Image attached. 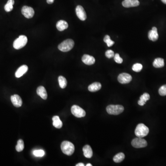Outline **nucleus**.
Segmentation results:
<instances>
[{
    "instance_id": "obj_31",
    "label": "nucleus",
    "mask_w": 166,
    "mask_h": 166,
    "mask_svg": "<svg viewBox=\"0 0 166 166\" xmlns=\"http://www.w3.org/2000/svg\"><path fill=\"white\" fill-rule=\"evenodd\" d=\"M113 57H114V60L116 63H119V64H121V63H122L123 59L120 57L119 54H115Z\"/></svg>"
},
{
    "instance_id": "obj_13",
    "label": "nucleus",
    "mask_w": 166,
    "mask_h": 166,
    "mask_svg": "<svg viewBox=\"0 0 166 166\" xmlns=\"http://www.w3.org/2000/svg\"><path fill=\"white\" fill-rule=\"evenodd\" d=\"M159 35L157 33V29L156 27H153L152 30L149 31L148 33V38L149 39L152 41H156L158 39Z\"/></svg>"
},
{
    "instance_id": "obj_8",
    "label": "nucleus",
    "mask_w": 166,
    "mask_h": 166,
    "mask_svg": "<svg viewBox=\"0 0 166 166\" xmlns=\"http://www.w3.org/2000/svg\"><path fill=\"white\" fill-rule=\"evenodd\" d=\"M132 80V76L128 73H121L118 77V80L122 84H126L129 83Z\"/></svg>"
},
{
    "instance_id": "obj_5",
    "label": "nucleus",
    "mask_w": 166,
    "mask_h": 166,
    "mask_svg": "<svg viewBox=\"0 0 166 166\" xmlns=\"http://www.w3.org/2000/svg\"><path fill=\"white\" fill-rule=\"evenodd\" d=\"M28 39L25 36L21 35L13 42V48L16 50H19L23 48L27 44Z\"/></svg>"
},
{
    "instance_id": "obj_34",
    "label": "nucleus",
    "mask_w": 166,
    "mask_h": 166,
    "mask_svg": "<svg viewBox=\"0 0 166 166\" xmlns=\"http://www.w3.org/2000/svg\"><path fill=\"white\" fill-rule=\"evenodd\" d=\"M76 166H84V163H78L77 165H76Z\"/></svg>"
},
{
    "instance_id": "obj_4",
    "label": "nucleus",
    "mask_w": 166,
    "mask_h": 166,
    "mask_svg": "<svg viewBox=\"0 0 166 166\" xmlns=\"http://www.w3.org/2000/svg\"><path fill=\"white\" fill-rule=\"evenodd\" d=\"M107 112L111 115H118L124 110V107L121 105H110L106 108Z\"/></svg>"
},
{
    "instance_id": "obj_35",
    "label": "nucleus",
    "mask_w": 166,
    "mask_h": 166,
    "mask_svg": "<svg viewBox=\"0 0 166 166\" xmlns=\"http://www.w3.org/2000/svg\"><path fill=\"white\" fill-rule=\"evenodd\" d=\"M161 1L163 3H164V4H166V0H161Z\"/></svg>"
},
{
    "instance_id": "obj_36",
    "label": "nucleus",
    "mask_w": 166,
    "mask_h": 166,
    "mask_svg": "<svg viewBox=\"0 0 166 166\" xmlns=\"http://www.w3.org/2000/svg\"><path fill=\"white\" fill-rule=\"evenodd\" d=\"M86 166H92V165H91V164H90V163H88V164H87V165H86Z\"/></svg>"
},
{
    "instance_id": "obj_29",
    "label": "nucleus",
    "mask_w": 166,
    "mask_h": 166,
    "mask_svg": "<svg viewBox=\"0 0 166 166\" xmlns=\"http://www.w3.org/2000/svg\"><path fill=\"white\" fill-rule=\"evenodd\" d=\"M35 156L37 157H42L45 155V152L42 150H35L33 152Z\"/></svg>"
},
{
    "instance_id": "obj_21",
    "label": "nucleus",
    "mask_w": 166,
    "mask_h": 166,
    "mask_svg": "<svg viewBox=\"0 0 166 166\" xmlns=\"http://www.w3.org/2000/svg\"><path fill=\"white\" fill-rule=\"evenodd\" d=\"M53 124L56 128L60 129L62 127L63 124L58 116H54L52 118Z\"/></svg>"
},
{
    "instance_id": "obj_22",
    "label": "nucleus",
    "mask_w": 166,
    "mask_h": 166,
    "mask_svg": "<svg viewBox=\"0 0 166 166\" xmlns=\"http://www.w3.org/2000/svg\"><path fill=\"white\" fill-rule=\"evenodd\" d=\"M153 66L156 68H161L164 66V59L157 58L154 60L153 63Z\"/></svg>"
},
{
    "instance_id": "obj_20",
    "label": "nucleus",
    "mask_w": 166,
    "mask_h": 166,
    "mask_svg": "<svg viewBox=\"0 0 166 166\" xmlns=\"http://www.w3.org/2000/svg\"><path fill=\"white\" fill-rule=\"evenodd\" d=\"M150 99V95L147 93H145L140 96V100L138 101V104L140 106H144L146 102Z\"/></svg>"
},
{
    "instance_id": "obj_7",
    "label": "nucleus",
    "mask_w": 166,
    "mask_h": 166,
    "mask_svg": "<svg viewBox=\"0 0 166 166\" xmlns=\"http://www.w3.org/2000/svg\"><path fill=\"white\" fill-rule=\"evenodd\" d=\"M132 145L135 148H144L147 146V142L142 138H135L132 140Z\"/></svg>"
},
{
    "instance_id": "obj_28",
    "label": "nucleus",
    "mask_w": 166,
    "mask_h": 166,
    "mask_svg": "<svg viewBox=\"0 0 166 166\" xmlns=\"http://www.w3.org/2000/svg\"><path fill=\"white\" fill-rule=\"evenodd\" d=\"M143 68V66L140 63H136L133 65L132 69L133 71L135 72H139L141 71Z\"/></svg>"
},
{
    "instance_id": "obj_11",
    "label": "nucleus",
    "mask_w": 166,
    "mask_h": 166,
    "mask_svg": "<svg viewBox=\"0 0 166 166\" xmlns=\"http://www.w3.org/2000/svg\"><path fill=\"white\" fill-rule=\"evenodd\" d=\"M11 100L14 106L17 107H20L22 105V100L21 97L18 95L15 94L11 96Z\"/></svg>"
},
{
    "instance_id": "obj_15",
    "label": "nucleus",
    "mask_w": 166,
    "mask_h": 166,
    "mask_svg": "<svg viewBox=\"0 0 166 166\" xmlns=\"http://www.w3.org/2000/svg\"><path fill=\"white\" fill-rule=\"evenodd\" d=\"M28 70V67L27 65H24L21 66L15 73V77L17 78H19L20 77H22L24 74H25L27 72Z\"/></svg>"
},
{
    "instance_id": "obj_27",
    "label": "nucleus",
    "mask_w": 166,
    "mask_h": 166,
    "mask_svg": "<svg viewBox=\"0 0 166 166\" xmlns=\"http://www.w3.org/2000/svg\"><path fill=\"white\" fill-rule=\"evenodd\" d=\"M103 40H104L105 43H106L108 47L112 46L115 44V42H113V41L111 40L110 36L106 35L104 39H103Z\"/></svg>"
},
{
    "instance_id": "obj_9",
    "label": "nucleus",
    "mask_w": 166,
    "mask_h": 166,
    "mask_svg": "<svg viewBox=\"0 0 166 166\" xmlns=\"http://www.w3.org/2000/svg\"><path fill=\"white\" fill-rule=\"evenodd\" d=\"M21 12L23 15L27 19L33 18L35 13L34 10L32 7L26 6L22 7Z\"/></svg>"
},
{
    "instance_id": "obj_12",
    "label": "nucleus",
    "mask_w": 166,
    "mask_h": 166,
    "mask_svg": "<svg viewBox=\"0 0 166 166\" xmlns=\"http://www.w3.org/2000/svg\"><path fill=\"white\" fill-rule=\"evenodd\" d=\"M139 4V1L138 0H124L122 2L123 6L127 8L137 7Z\"/></svg>"
},
{
    "instance_id": "obj_3",
    "label": "nucleus",
    "mask_w": 166,
    "mask_h": 166,
    "mask_svg": "<svg viewBox=\"0 0 166 166\" xmlns=\"http://www.w3.org/2000/svg\"><path fill=\"white\" fill-rule=\"evenodd\" d=\"M74 42L72 39H68L62 42L58 45V48L60 50L66 52L71 50L73 48Z\"/></svg>"
},
{
    "instance_id": "obj_1",
    "label": "nucleus",
    "mask_w": 166,
    "mask_h": 166,
    "mask_svg": "<svg viewBox=\"0 0 166 166\" xmlns=\"http://www.w3.org/2000/svg\"><path fill=\"white\" fill-rule=\"evenodd\" d=\"M61 149L64 154L67 156H71L74 153L75 147L73 143L69 141H64L61 144Z\"/></svg>"
},
{
    "instance_id": "obj_25",
    "label": "nucleus",
    "mask_w": 166,
    "mask_h": 166,
    "mask_svg": "<svg viewBox=\"0 0 166 166\" xmlns=\"http://www.w3.org/2000/svg\"><path fill=\"white\" fill-rule=\"evenodd\" d=\"M58 81L60 87L62 89L66 88L67 85V81L65 77L62 76H60L58 77Z\"/></svg>"
},
{
    "instance_id": "obj_18",
    "label": "nucleus",
    "mask_w": 166,
    "mask_h": 166,
    "mask_svg": "<svg viewBox=\"0 0 166 166\" xmlns=\"http://www.w3.org/2000/svg\"><path fill=\"white\" fill-rule=\"evenodd\" d=\"M68 27V24L65 20H61L57 22L56 24V28L59 31H63L67 29Z\"/></svg>"
},
{
    "instance_id": "obj_17",
    "label": "nucleus",
    "mask_w": 166,
    "mask_h": 166,
    "mask_svg": "<svg viewBox=\"0 0 166 166\" xmlns=\"http://www.w3.org/2000/svg\"><path fill=\"white\" fill-rule=\"evenodd\" d=\"M37 93L42 99L46 100L47 98V93L45 88L43 86H40L37 90Z\"/></svg>"
},
{
    "instance_id": "obj_23",
    "label": "nucleus",
    "mask_w": 166,
    "mask_h": 166,
    "mask_svg": "<svg viewBox=\"0 0 166 166\" xmlns=\"http://www.w3.org/2000/svg\"><path fill=\"white\" fill-rule=\"evenodd\" d=\"M125 158V156L123 153H119L116 154L114 157H113V161L115 162L116 163H120L122 162L124 160Z\"/></svg>"
},
{
    "instance_id": "obj_30",
    "label": "nucleus",
    "mask_w": 166,
    "mask_h": 166,
    "mask_svg": "<svg viewBox=\"0 0 166 166\" xmlns=\"http://www.w3.org/2000/svg\"><path fill=\"white\" fill-rule=\"evenodd\" d=\"M159 93L162 96H166V84L160 87L159 90Z\"/></svg>"
},
{
    "instance_id": "obj_14",
    "label": "nucleus",
    "mask_w": 166,
    "mask_h": 166,
    "mask_svg": "<svg viewBox=\"0 0 166 166\" xmlns=\"http://www.w3.org/2000/svg\"><path fill=\"white\" fill-rule=\"evenodd\" d=\"M82 62L87 65H91L94 64L95 59L94 57L88 55H84L82 58Z\"/></svg>"
},
{
    "instance_id": "obj_19",
    "label": "nucleus",
    "mask_w": 166,
    "mask_h": 166,
    "mask_svg": "<svg viewBox=\"0 0 166 166\" xmlns=\"http://www.w3.org/2000/svg\"><path fill=\"white\" fill-rule=\"evenodd\" d=\"M102 85L100 83L95 82L88 86V90L90 92H96L101 89Z\"/></svg>"
},
{
    "instance_id": "obj_32",
    "label": "nucleus",
    "mask_w": 166,
    "mask_h": 166,
    "mask_svg": "<svg viewBox=\"0 0 166 166\" xmlns=\"http://www.w3.org/2000/svg\"><path fill=\"white\" fill-rule=\"evenodd\" d=\"M106 56L108 58H111L115 56V53L112 50H107L105 53Z\"/></svg>"
},
{
    "instance_id": "obj_2",
    "label": "nucleus",
    "mask_w": 166,
    "mask_h": 166,
    "mask_svg": "<svg viewBox=\"0 0 166 166\" xmlns=\"http://www.w3.org/2000/svg\"><path fill=\"white\" fill-rule=\"evenodd\" d=\"M149 133V129L144 124H139L136 127L135 133L139 138H144L147 136Z\"/></svg>"
},
{
    "instance_id": "obj_16",
    "label": "nucleus",
    "mask_w": 166,
    "mask_h": 166,
    "mask_svg": "<svg viewBox=\"0 0 166 166\" xmlns=\"http://www.w3.org/2000/svg\"><path fill=\"white\" fill-rule=\"evenodd\" d=\"M83 151L84 156L86 158H90L93 156L92 149L89 145H86L83 147Z\"/></svg>"
},
{
    "instance_id": "obj_24",
    "label": "nucleus",
    "mask_w": 166,
    "mask_h": 166,
    "mask_svg": "<svg viewBox=\"0 0 166 166\" xmlns=\"http://www.w3.org/2000/svg\"><path fill=\"white\" fill-rule=\"evenodd\" d=\"M14 4V0H8L7 3L5 5L4 9L7 12L11 11L13 9V5Z\"/></svg>"
},
{
    "instance_id": "obj_10",
    "label": "nucleus",
    "mask_w": 166,
    "mask_h": 166,
    "mask_svg": "<svg viewBox=\"0 0 166 166\" xmlns=\"http://www.w3.org/2000/svg\"><path fill=\"white\" fill-rule=\"evenodd\" d=\"M76 13L78 17L82 21H84L86 19L87 15L83 7L79 5L76 8Z\"/></svg>"
},
{
    "instance_id": "obj_33",
    "label": "nucleus",
    "mask_w": 166,
    "mask_h": 166,
    "mask_svg": "<svg viewBox=\"0 0 166 166\" xmlns=\"http://www.w3.org/2000/svg\"><path fill=\"white\" fill-rule=\"evenodd\" d=\"M55 0H47V2L49 4H52Z\"/></svg>"
},
{
    "instance_id": "obj_26",
    "label": "nucleus",
    "mask_w": 166,
    "mask_h": 166,
    "mask_svg": "<svg viewBox=\"0 0 166 166\" xmlns=\"http://www.w3.org/2000/svg\"><path fill=\"white\" fill-rule=\"evenodd\" d=\"M24 143L23 140H19L17 142V145L16 146V150L18 152H21L24 149Z\"/></svg>"
},
{
    "instance_id": "obj_6",
    "label": "nucleus",
    "mask_w": 166,
    "mask_h": 166,
    "mask_svg": "<svg viewBox=\"0 0 166 166\" xmlns=\"http://www.w3.org/2000/svg\"><path fill=\"white\" fill-rule=\"evenodd\" d=\"M71 112L73 116L76 117H84L86 115L85 111L78 105L73 106L71 107Z\"/></svg>"
}]
</instances>
